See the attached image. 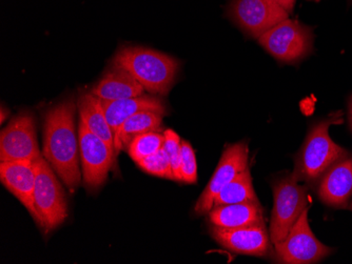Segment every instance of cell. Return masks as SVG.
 I'll return each instance as SVG.
<instances>
[{
    "label": "cell",
    "mask_w": 352,
    "mask_h": 264,
    "mask_svg": "<svg viewBox=\"0 0 352 264\" xmlns=\"http://www.w3.org/2000/svg\"><path fill=\"white\" fill-rule=\"evenodd\" d=\"M41 156L34 117L30 113L15 116L1 131L0 161L35 163Z\"/></svg>",
    "instance_id": "9c48e42d"
},
{
    "label": "cell",
    "mask_w": 352,
    "mask_h": 264,
    "mask_svg": "<svg viewBox=\"0 0 352 264\" xmlns=\"http://www.w3.org/2000/svg\"><path fill=\"white\" fill-rule=\"evenodd\" d=\"M77 128L82 182L89 192H95L106 182L111 167L116 159V151L102 138L89 131L82 120H79Z\"/></svg>",
    "instance_id": "52a82bcc"
},
{
    "label": "cell",
    "mask_w": 352,
    "mask_h": 264,
    "mask_svg": "<svg viewBox=\"0 0 352 264\" xmlns=\"http://www.w3.org/2000/svg\"><path fill=\"white\" fill-rule=\"evenodd\" d=\"M5 113H6L5 108H1V122L5 121V120H6ZM8 114H9V112L7 111V115H8Z\"/></svg>",
    "instance_id": "4316f807"
},
{
    "label": "cell",
    "mask_w": 352,
    "mask_h": 264,
    "mask_svg": "<svg viewBox=\"0 0 352 264\" xmlns=\"http://www.w3.org/2000/svg\"><path fill=\"white\" fill-rule=\"evenodd\" d=\"M0 181L14 197L19 199V202L27 208L32 218L41 226V218L34 202V163L1 161Z\"/></svg>",
    "instance_id": "4fadbf2b"
},
{
    "label": "cell",
    "mask_w": 352,
    "mask_h": 264,
    "mask_svg": "<svg viewBox=\"0 0 352 264\" xmlns=\"http://www.w3.org/2000/svg\"><path fill=\"white\" fill-rule=\"evenodd\" d=\"M111 129L116 134L128 118L140 112L152 111L165 115L166 106L161 99L149 95L120 100H100Z\"/></svg>",
    "instance_id": "2e32d148"
},
{
    "label": "cell",
    "mask_w": 352,
    "mask_h": 264,
    "mask_svg": "<svg viewBox=\"0 0 352 264\" xmlns=\"http://www.w3.org/2000/svg\"><path fill=\"white\" fill-rule=\"evenodd\" d=\"M249 149L245 143L229 145L223 153L212 178L208 183L195 206L197 215H205L213 208L219 191L232 181L239 173L248 169Z\"/></svg>",
    "instance_id": "8fae6325"
},
{
    "label": "cell",
    "mask_w": 352,
    "mask_h": 264,
    "mask_svg": "<svg viewBox=\"0 0 352 264\" xmlns=\"http://www.w3.org/2000/svg\"><path fill=\"white\" fill-rule=\"evenodd\" d=\"M208 220L212 226L237 228L264 224L260 202H241L227 206H213L208 213Z\"/></svg>",
    "instance_id": "e0dca14e"
},
{
    "label": "cell",
    "mask_w": 352,
    "mask_h": 264,
    "mask_svg": "<svg viewBox=\"0 0 352 264\" xmlns=\"http://www.w3.org/2000/svg\"><path fill=\"white\" fill-rule=\"evenodd\" d=\"M249 201L258 202V199L253 189L250 169H246L219 191L215 197L213 206L241 204Z\"/></svg>",
    "instance_id": "ffe728a7"
},
{
    "label": "cell",
    "mask_w": 352,
    "mask_h": 264,
    "mask_svg": "<svg viewBox=\"0 0 352 264\" xmlns=\"http://www.w3.org/2000/svg\"><path fill=\"white\" fill-rule=\"evenodd\" d=\"M263 48L284 62H294L312 50V32L298 21L285 19L258 37Z\"/></svg>",
    "instance_id": "ba28073f"
},
{
    "label": "cell",
    "mask_w": 352,
    "mask_h": 264,
    "mask_svg": "<svg viewBox=\"0 0 352 264\" xmlns=\"http://www.w3.org/2000/svg\"><path fill=\"white\" fill-rule=\"evenodd\" d=\"M348 117H349L350 129L352 131V96L350 97L349 104H348Z\"/></svg>",
    "instance_id": "484cf974"
},
{
    "label": "cell",
    "mask_w": 352,
    "mask_h": 264,
    "mask_svg": "<svg viewBox=\"0 0 352 264\" xmlns=\"http://www.w3.org/2000/svg\"><path fill=\"white\" fill-rule=\"evenodd\" d=\"M350 210L352 211V204H351V206H350Z\"/></svg>",
    "instance_id": "83f0119b"
},
{
    "label": "cell",
    "mask_w": 352,
    "mask_h": 264,
    "mask_svg": "<svg viewBox=\"0 0 352 264\" xmlns=\"http://www.w3.org/2000/svg\"><path fill=\"white\" fill-rule=\"evenodd\" d=\"M163 116L156 112L144 111L128 118L114 134L116 157L138 135L160 131L163 123Z\"/></svg>",
    "instance_id": "d6986e66"
},
{
    "label": "cell",
    "mask_w": 352,
    "mask_h": 264,
    "mask_svg": "<svg viewBox=\"0 0 352 264\" xmlns=\"http://www.w3.org/2000/svg\"><path fill=\"white\" fill-rule=\"evenodd\" d=\"M181 181L186 183H197V165L195 154L191 145L182 141Z\"/></svg>",
    "instance_id": "cb8c5ba5"
},
{
    "label": "cell",
    "mask_w": 352,
    "mask_h": 264,
    "mask_svg": "<svg viewBox=\"0 0 352 264\" xmlns=\"http://www.w3.org/2000/svg\"><path fill=\"white\" fill-rule=\"evenodd\" d=\"M114 64L129 71L145 91L158 95H167L179 68V61L173 57L142 47L122 49Z\"/></svg>",
    "instance_id": "7a4b0ae2"
},
{
    "label": "cell",
    "mask_w": 352,
    "mask_h": 264,
    "mask_svg": "<svg viewBox=\"0 0 352 264\" xmlns=\"http://www.w3.org/2000/svg\"><path fill=\"white\" fill-rule=\"evenodd\" d=\"M165 143L164 149L167 152L171 163L172 173H173L174 180L181 181V160H182V141L179 136L172 131L166 130Z\"/></svg>",
    "instance_id": "603a6c76"
},
{
    "label": "cell",
    "mask_w": 352,
    "mask_h": 264,
    "mask_svg": "<svg viewBox=\"0 0 352 264\" xmlns=\"http://www.w3.org/2000/svg\"><path fill=\"white\" fill-rule=\"evenodd\" d=\"M165 135L158 132H148L138 135L128 145L130 157L135 163L142 160L152 154L156 153L164 147Z\"/></svg>",
    "instance_id": "44dd1931"
},
{
    "label": "cell",
    "mask_w": 352,
    "mask_h": 264,
    "mask_svg": "<svg viewBox=\"0 0 352 264\" xmlns=\"http://www.w3.org/2000/svg\"><path fill=\"white\" fill-rule=\"evenodd\" d=\"M77 110L74 100H65L47 112L43 122V156L71 194L76 192L82 179L75 124Z\"/></svg>",
    "instance_id": "6da1fadb"
},
{
    "label": "cell",
    "mask_w": 352,
    "mask_h": 264,
    "mask_svg": "<svg viewBox=\"0 0 352 264\" xmlns=\"http://www.w3.org/2000/svg\"><path fill=\"white\" fill-rule=\"evenodd\" d=\"M138 167L144 169L145 172L154 176L163 177V178L174 179L172 173L171 163L169 156L164 147L156 153L146 157L142 160L138 161Z\"/></svg>",
    "instance_id": "7402d4cb"
},
{
    "label": "cell",
    "mask_w": 352,
    "mask_h": 264,
    "mask_svg": "<svg viewBox=\"0 0 352 264\" xmlns=\"http://www.w3.org/2000/svg\"><path fill=\"white\" fill-rule=\"evenodd\" d=\"M309 206L304 210L288 235L274 244L276 259L280 263L309 264L321 261L333 252L314 236L308 221Z\"/></svg>",
    "instance_id": "8992f818"
},
{
    "label": "cell",
    "mask_w": 352,
    "mask_h": 264,
    "mask_svg": "<svg viewBox=\"0 0 352 264\" xmlns=\"http://www.w3.org/2000/svg\"><path fill=\"white\" fill-rule=\"evenodd\" d=\"M35 208L41 218V228L47 234L60 226L68 217V204L60 181L45 157L34 163Z\"/></svg>",
    "instance_id": "277c9868"
},
{
    "label": "cell",
    "mask_w": 352,
    "mask_h": 264,
    "mask_svg": "<svg viewBox=\"0 0 352 264\" xmlns=\"http://www.w3.org/2000/svg\"><path fill=\"white\" fill-rule=\"evenodd\" d=\"M91 93L100 100L111 101L144 95L145 88L129 71L120 64H114Z\"/></svg>",
    "instance_id": "9a60e30c"
},
{
    "label": "cell",
    "mask_w": 352,
    "mask_h": 264,
    "mask_svg": "<svg viewBox=\"0 0 352 264\" xmlns=\"http://www.w3.org/2000/svg\"><path fill=\"white\" fill-rule=\"evenodd\" d=\"M228 15L247 34L258 38L288 19L289 12L276 0H233Z\"/></svg>",
    "instance_id": "30bf717a"
},
{
    "label": "cell",
    "mask_w": 352,
    "mask_h": 264,
    "mask_svg": "<svg viewBox=\"0 0 352 264\" xmlns=\"http://www.w3.org/2000/svg\"><path fill=\"white\" fill-rule=\"evenodd\" d=\"M274 206L271 216L270 235L274 244L283 241L296 220L308 206L307 187L292 174L274 183Z\"/></svg>",
    "instance_id": "5b68a950"
},
{
    "label": "cell",
    "mask_w": 352,
    "mask_h": 264,
    "mask_svg": "<svg viewBox=\"0 0 352 264\" xmlns=\"http://www.w3.org/2000/svg\"><path fill=\"white\" fill-rule=\"evenodd\" d=\"M318 197L327 206L345 208L352 195V158L334 163L320 179Z\"/></svg>",
    "instance_id": "5bb4252c"
},
{
    "label": "cell",
    "mask_w": 352,
    "mask_h": 264,
    "mask_svg": "<svg viewBox=\"0 0 352 264\" xmlns=\"http://www.w3.org/2000/svg\"><path fill=\"white\" fill-rule=\"evenodd\" d=\"M79 120H82L89 131L102 138V141L116 151L114 133L107 120L100 98L92 93L80 94L77 101Z\"/></svg>",
    "instance_id": "ac0fdd59"
},
{
    "label": "cell",
    "mask_w": 352,
    "mask_h": 264,
    "mask_svg": "<svg viewBox=\"0 0 352 264\" xmlns=\"http://www.w3.org/2000/svg\"><path fill=\"white\" fill-rule=\"evenodd\" d=\"M210 234L217 243L233 253L263 257L270 252V235L264 224L237 228L212 226Z\"/></svg>",
    "instance_id": "7c38bea8"
},
{
    "label": "cell",
    "mask_w": 352,
    "mask_h": 264,
    "mask_svg": "<svg viewBox=\"0 0 352 264\" xmlns=\"http://www.w3.org/2000/svg\"><path fill=\"white\" fill-rule=\"evenodd\" d=\"M341 120L336 114L312 128L296 160L294 174L300 180L316 182L334 163L347 156V151L333 143L329 136L330 125Z\"/></svg>",
    "instance_id": "3957f363"
},
{
    "label": "cell",
    "mask_w": 352,
    "mask_h": 264,
    "mask_svg": "<svg viewBox=\"0 0 352 264\" xmlns=\"http://www.w3.org/2000/svg\"><path fill=\"white\" fill-rule=\"evenodd\" d=\"M276 1L290 13L294 10L296 0H276Z\"/></svg>",
    "instance_id": "d4e9b609"
}]
</instances>
